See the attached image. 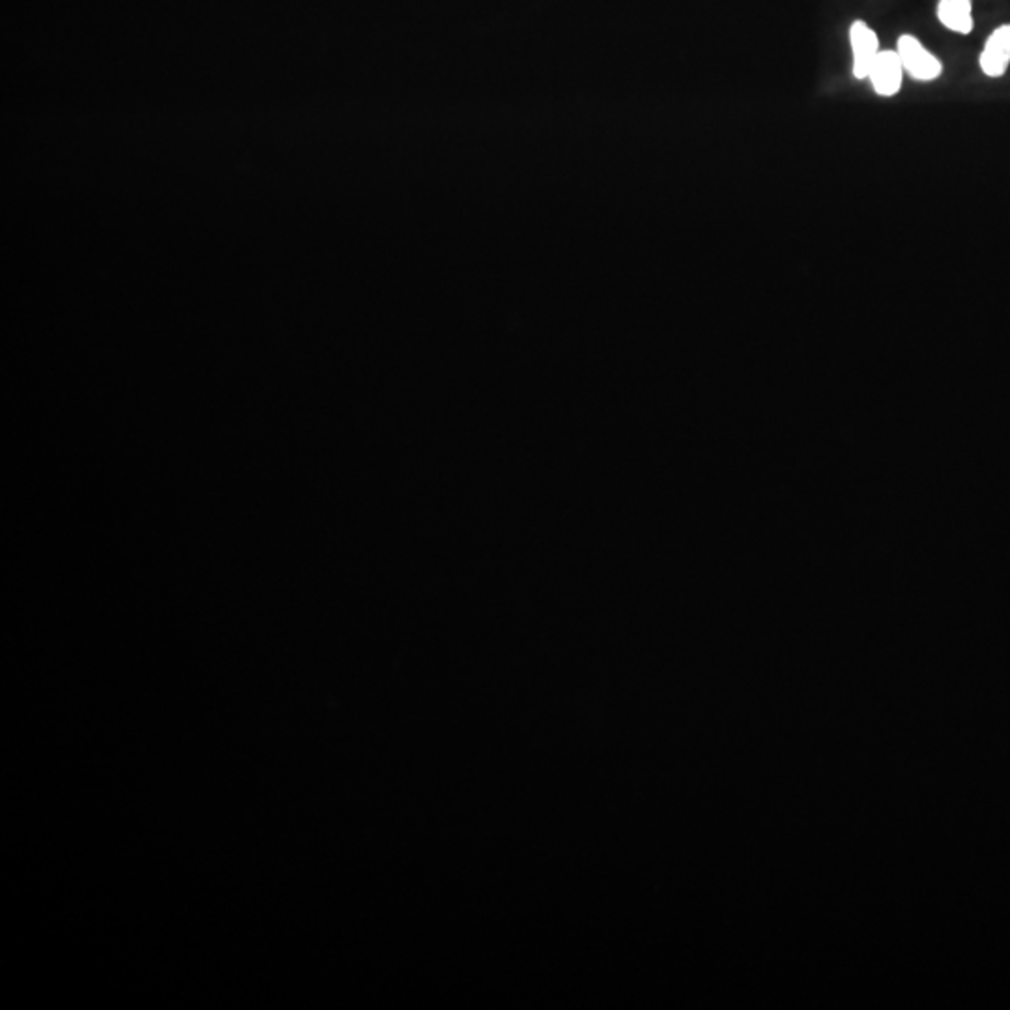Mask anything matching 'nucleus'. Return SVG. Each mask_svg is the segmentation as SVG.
<instances>
[{"label":"nucleus","instance_id":"20e7f679","mask_svg":"<svg viewBox=\"0 0 1010 1010\" xmlns=\"http://www.w3.org/2000/svg\"><path fill=\"white\" fill-rule=\"evenodd\" d=\"M978 62L988 78H1003L1010 66V25L999 26L990 34Z\"/></svg>","mask_w":1010,"mask_h":1010},{"label":"nucleus","instance_id":"7ed1b4c3","mask_svg":"<svg viewBox=\"0 0 1010 1010\" xmlns=\"http://www.w3.org/2000/svg\"><path fill=\"white\" fill-rule=\"evenodd\" d=\"M904 68L898 53L885 49L877 55L876 62L869 73V81L877 96L893 97L900 92Z\"/></svg>","mask_w":1010,"mask_h":1010},{"label":"nucleus","instance_id":"f03ea898","mask_svg":"<svg viewBox=\"0 0 1010 1010\" xmlns=\"http://www.w3.org/2000/svg\"><path fill=\"white\" fill-rule=\"evenodd\" d=\"M850 45L853 51V76L856 79H869L870 70L880 55V39L874 28L864 21H856L850 26Z\"/></svg>","mask_w":1010,"mask_h":1010},{"label":"nucleus","instance_id":"39448f33","mask_svg":"<svg viewBox=\"0 0 1010 1010\" xmlns=\"http://www.w3.org/2000/svg\"><path fill=\"white\" fill-rule=\"evenodd\" d=\"M938 20L951 33L969 34L975 26L973 0H940Z\"/></svg>","mask_w":1010,"mask_h":1010},{"label":"nucleus","instance_id":"f257e3e1","mask_svg":"<svg viewBox=\"0 0 1010 1010\" xmlns=\"http://www.w3.org/2000/svg\"><path fill=\"white\" fill-rule=\"evenodd\" d=\"M896 53L900 57L904 73L921 83L936 81L943 73L940 58L928 51L927 47L911 34H902L896 45Z\"/></svg>","mask_w":1010,"mask_h":1010}]
</instances>
